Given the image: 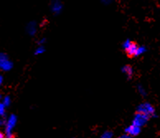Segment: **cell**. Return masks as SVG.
<instances>
[{"mask_svg":"<svg viewBox=\"0 0 160 138\" xmlns=\"http://www.w3.org/2000/svg\"><path fill=\"white\" fill-rule=\"evenodd\" d=\"M105 1H107V0H105Z\"/></svg>","mask_w":160,"mask_h":138,"instance_id":"cell-3","label":"cell"},{"mask_svg":"<svg viewBox=\"0 0 160 138\" xmlns=\"http://www.w3.org/2000/svg\"><path fill=\"white\" fill-rule=\"evenodd\" d=\"M126 53L127 55V56L129 58H132L135 56H137V53H138L139 50V46L134 41H131V42H129V43H126Z\"/></svg>","mask_w":160,"mask_h":138,"instance_id":"cell-1","label":"cell"},{"mask_svg":"<svg viewBox=\"0 0 160 138\" xmlns=\"http://www.w3.org/2000/svg\"><path fill=\"white\" fill-rule=\"evenodd\" d=\"M3 136H3V133H2V132H0V138H3Z\"/></svg>","mask_w":160,"mask_h":138,"instance_id":"cell-2","label":"cell"}]
</instances>
